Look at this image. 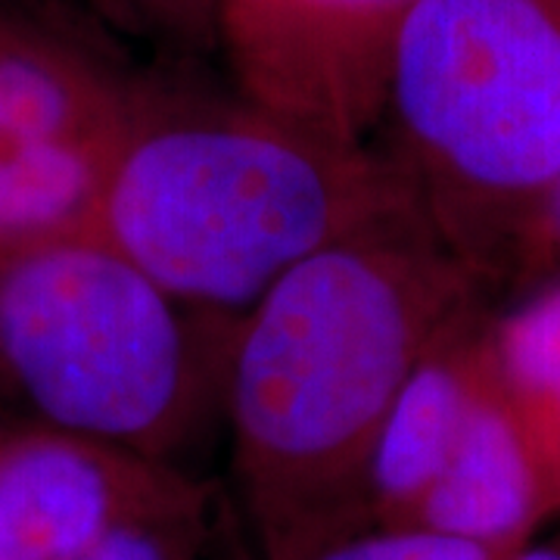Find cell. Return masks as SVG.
Returning <instances> with one entry per match:
<instances>
[{"instance_id": "8", "label": "cell", "mask_w": 560, "mask_h": 560, "mask_svg": "<svg viewBox=\"0 0 560 560\" xmlns=\"http://www.w3.org/2000/svg\"><path fill=\"white\" fill-rule=\"evenodd\" d=\"M555 517L558 489L489 371L480 401L411 526L517 555Z\"/></svg>"}, {"instance_id": "10", "label": "cell", "mask_w": 560, "mask_h": 560, "mask_svg": "<svg viewBox=\"0 0 560 560\" xmlns=\"http://www.w3.org/2000/svg\"><path fill=\"white\" fill-rule=\"evenodd\" d=\"M486 359L560 499V271L492 305Z\"/></svg>"}, {"instance_id": "15", "label": "cell", "mask_w": 560, "mask_h": 560, "mask_svg": "<svg viewBox=\"0 0 560 560\" xmlns=\"http://www.w3.org/2000/svg\"><path fill=\"white\" fill-rule=\"evenodd\" d=\"M511 560H560V533L551 539H533Z\"/></svg>"}, {"instance_id": "2", "label": "cell", "mask_w": 560, "mask_h": 560, "mask_svg": "<svg viewBox=\"0 0 560 560\" xmlns=\"http://www.w3.org/2000/svg\"><path fill=\"white\" fill-rule=\"evenodd\" d=\"M420 212L381 143L340 140L231 97L143 81L94 234L168 296L221 320L320 249Z\"/></svg>"}, {"instance_id": "4", "label": "cell", "mask_w": 560, "mask_h": 560, "mask_svg": "<svg viewBox=\"0 0 560 560\" xmlns=\"http://www.w3.org/2000/svg\"><path fill=\"white\" fill-rule=\"evenodd\" d=\"M234 324L97 234L0 249V399L25 423L180 464L221 427Z\"/></svg>"}, {"instance_id": "6", "label": "cell", "mask_w": 560, "mask_h": 560, "mask_svg": "<svg viewBox=\"0 0 560 560\" xmlns=\"http://www.w3.org/2000/svg\"><path fill=\"white\" fill-rule=\"evenodd\" d=\"M420 0H219L234 91L330 138L381 131L389 75Z\"/></svg>"}, {"instance_id": "14", "label": "cell", "mask_w": 560, "mask_h": 560, "mask_svg": "<svg viewBox=\"0 0 560 560\" xmlns=\"http://www.w3.org/2000/svg\"><path fill=\"white\" fill-rule=\"evenodd\" d=\"M560 271V184L555 190V197L548 202L545 215H541L539 234H536V243H533V256H529V265H526V278H523L521 287L533 283V280L548 278V275H558ZM517 287V290H521ZM511 296V293H508Z\"/></svg>"}, {"instance_id": "13", "label": "cell", "mask_w": 560, "mask_h": 560, "mask_svg": "<svg viewBox=\"0 0 560 560\" xmlns=\"http://www.w3.org/2000/svg\"><path fill=\"white\" fill-rule=\"evenodd\" d=\"M477 541L433 533L427 526H371L330 541L302 560H511Z\"/></svg>"}, {"instance_id": "7", "label": "cell", "mask_w": 560, "mask_h": 560, "mask_svg": "<svg viewBox=\"0 0 560 560\" xmlns=\"http://www.w3.org/2000/svg\"><path fill=\"white\" fill-rule=\"evenodd\" d=\"M197 480L172 460L22 423L0 433V560H81Z\"/></svg>"}, {"instance_id": "1", "label": "cell", "mask_w": 560, "mask_h": 560, "mask_svg": "<svg viewBox=\"0 0 560 560\" xmlns=\"http://www.w3.org/2000/svg\"><path fill=\"white\" fill-rule=\"evenodd\" d=\"M492 302L433 224L405 212L302 261L234 324L221 427L268 560L371 529L364 486L393 401Z\"/></svg>"}, {"instance_id": "9", "label": "cell", "mask_w": 560, "mask_h": 560, "mask_svg": "<svg viewBox=\"0 0 560 560\" xmlns=\"http://www.w3.org/2000/svg\"><path fill=\"white\" fill-rule=\"evenodd\" d=\"M492 305L436 342L399 389L368 467V526H411L418 517L489 381L486 318Z\"/></svg>"}, {"instance_id": "11", "label": "cell", "mask_w": 560, "mask_h": 560, "mask_svg": "<svg viewBox=\"0 0 560 560\" xmlns=\"http://www.w3.org/2000/svg\"><path fill=\"white\" fill-rule=\"evenodd\" d=\"M81 560H234V545L219 501L197 482L178 499L119 523Z\"/></svg>"}, {"instance_id": "3", "label": "cell", "mask_w": 560, "mask_h": 560, "mask_svg": "<svg viewBox=\"0 0 560 560\" xmlns=\"http://www.w3.org/2000/svg\"><path fill=\"white\" fill-rule=\"evenodd\" d=\"M381 131L420 215L514 293L560 184V0H420Z\"/></svg>"}, {"instance_id": "12", "label": "cell", "mask_w": 560, "mask_h": 560, "mask_svg": "<svg viewBox=\"0 0 560 560\" xmlns=\"http://www.w3.org/2000/svg\"><path fill=\"white\" fill-rule=\"evenodd\" d=\"M84 16L162 50H219V0H69Z\"/></svg>"}, {"instance_id": "5", "label": "cell", "mask_w": 560, "mask_h": 560, "mask_svg": "<svg viewBox=\"0 0 560 560\" xmlns=\"http://www.w3.org/2000/svg\"><path fill=\"white\" fill-rule=\"evenodd\" d=\"M143 81L0 7V249L94 234Z\"/></svg>"}]
</instances>
